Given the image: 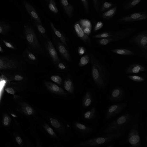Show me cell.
Segmentation results:
<instances>
[{
	"instance_id": "cell-1",
	"label": "cell",
	"mask_w": 147,
	"mask_h": 147,
	"mask_svg": "<svg viewBox=\"0 0 147 147\" xmlns=\"http://www.w3.org/2000/svg\"><path fill=\"white\" fill-rule=\"evenodd\" d=\"M90 58L93 79L98 88H103L108 82V75L103 67L92 54Z\"/></svg>"
},
{
	"instance_id": "cell-2",
	"label": "cell",
	"mask_w": 147,
	"mask_h": 147,
	"mask_svg": "<svg viewBox=\"0 0 147 147\" xmlns=\"http://www.w3.org/2000/svg\"><path fill=\"white\" fill-rule=\"evenodd\" d=\"M123 132L112 133L87 140L81 143L80 145L85 146H92L105 144L122 136Z\"/></svg>"
},
{
	"instance_id": "cell-3",
	"label": "cell",
	"mask_w": 147,
	"mask_h": 147,
	"mask_svg": "<svg viewBox=\"0 0 147 147\" xmlns=\"http://www.w3.org/2000/svg\"><path fill=\"white\" fill-rule=\"evenodd\" d=\"M130 118V116L128 114L121 116L109 124L104 131V133L107 134L113 133L127 124Z\"/></svg>"
},
{
	"instance_id": "cell-4",
	"label": "cell",
	"mask_w": 147,
	"mask_h": 147,
	"mask_svg": "<svg viewBox=\"0 0 147 147\" xmlns=\"http://www.w3.org/2000/svg\"><path fill=\"white\" fill-rule=\"evenodd\" d=\"M24 28L26 38L28 42L35 50L41 51V48L33 29L28 25L25 26Z\"/></svg>"
},
{
	"instance_id": "cell-5",
	"label": "cell",
	"mask_w": 147,
	"mask_h": 147,
	"mask_svg": "<svg viewBox=\"0 0 147 147\" xmlns=\"http://www.w3.org/2000/svg\"><path fill=\"white\" fill-rule=\"evenodd\" d=\"M147 15L146 12L135 13L120 18L117 22H130L146 19Z\"/></svg>"
},
{
	"instance_id": "cell-6",
	"label": "cell",
	"mask_w": 147,
	"mask_h": 147,
	"mask_svg": "<svg viewBox=\"0 0 147 147\" xmlns=\"http://www.w3.org/2000/svg\"><path fill=\"white\" fill-rule=\"evenodd\" d=\"M128 142L131 146H140V139L138 129L135 126H134L130 131L127 138Z\"/></svg>"
},
{
	"instance_id": "cell-7",
	"label": "cell",
	"mask_w": 147,
	"mask_h": 147,
	"mask_svg": "<svg viewBox=\"0 0 147 147\" xmlns=\"http://www.w3.org/2000/svg\"><path fill=\"white\" fill-rule=\"evenodd\" d=\"M136 30V28H132L117 31L114 34L109 33V37L113 41H116L125 38L130 35Z\"/></svg>"
},
{
	"instance_id": "cell-8",
	"label": "cell",
	"mask_w": 147,
	"mask_h": 147,
	"mask_svg": "<svg viewBox=\"0 0 147 147\" xmlns=\"http://www.w3.org/2000/svg\"><path fill=\"white\" fill-rule=\"evenodd\" d=\"M133 41L138 45L144 53H146L147 35L146 31L136 35L133 38Z\"/></svg>"
},
{
	"instance_id": "cell-9",
	"label": "cell",
	"mask_w": 147,
	"mask_h": 147,
	"mask_svg": "<svg viewBox=\"0 0 147 147\" xmlns=\"http://www.w3.org/2000/svg\"><path fill=\"white\" fill-rule=\"evenodd\" d=\"M126 105L125 103H121L111 106L106 112V118L108 119L118 114L125 107Z\"/></svg>"
},
{
	"instance_id": "cell-10",
	"label": "cell",
	"mask_w": 147,
	"mask_h": 147,
	"mask_svg": "<svg viewBox=\"0 0 147 147\" xmlns=\"http://www.w3.org/2000/svg\"><path fill=\"white\" fill-rule=\"evenodd\" d=\"M24 5L27 12L34 20L39 24H41L42 22L38 13L34 7L28 2L24 1Z\"/></svg>"
},
{
	"instance_id": "cell-11",
	"label": "cell",
	"mask_w": 147,
	"mask_h": 147,
	"mask_svg": "<svg viewBox=\"0 0 147 147\" xmlns=\"http://www.w3.org/2000/svg\"><path fill=\"white\" fill-rule=\"evenodd\" d=\"M74 28L78 36L82 40L90 45L91 41L88 36L85 33L80 24L79 22H77L74 26Z\"/></svg>"
},
{
	"instance_id": "cell-12",
	"label": "cell",
	"mask_w": 147,
	"mask_h": 147,
	"mask_svg": "<svg viewBox=\"0 0 147 147\" xmlns=\"http://www.w3.org/2000/svg\"><path fill=\"white\" fill-rule=\"evenodd\" d=\"M47 48L50 55L54 64L60 62L57 53L52 43L50 40H48L47 44Z\"/></svg>"
},
{
	"instance_id": "cell-13",
	"label": "cell",
	"mask_w": 147,
	"mask_h": 147,
	"mask_svg": "<svg viewBox=\"0 0 147 147\" xmlns=\"http://www.w3.org/2000/svg\"><path fill=\"white\" fill-rule=\"evenodd\" d=\"M44 84L47 88L52 92L62 95L66 94V92L62 88L51 82H45Z\"/></svg>"
},
{
	"instance_id": "cell-14",
	"label": "cell",
	"mask_w": 147,
	"mask_h": 147,
	"mask_svg": "<svg viewBox=\"0 0 147 147\" xmlns=\"http://www.w3.org/2000/svg\"><path fill=\"white\" fill-rule=\"evenodd\" d=\"M79 22L84 32L89 36L90 34L92 28V25L90 21L87 19H82Z\"/></svg>"
},
{
	"instance_id": "cell-15",
	"label": "cell",
	"mask_w": 147,
	"mask_h": 147,
	"mask_svg": "<svg viewBox=\"0 0 147 147\" xmlns=\"http://www.w3.org/2000/svg\"><path fill=\"white\" fill-rule=\"evenodd\" d=\"M61 6L64 11L69 17L72 16L74 7L67 0H59Z\"/></svg>"
},
{
	"instance_id": "cell-16",
	"label": "cell",
	"mask_w": 147,
	"mask_h": 147,
	"mask_svg": "<svg viewBox=\"0 0 147 147\" xmlns=\"http://www.w3.org/2000/svg\"><path fill=\"white\" fill-rule=\"evenodd\" d=\"M123 95L122 89L119 87L116 88L111 92L110 95V99L113 101H117L121 99Z\"/></svg>"
},
{
	"instance_id": "cell-17",
	"label": "cell",
	"mask_w": 147,
	"mask_h": 147,
	"mask_svg": "<svg viewBox=\"0 0 147 147\" xmlns=\"http://www.w3.org/2000/svg\"><path fill=\"white\" fill-rule=\"evenodd\" d=\"M145 70V68L142 65L138 64H134L129 66L126 69V71L128 73H138L140 71Z\"/></svg>"
},
{
	"instance_id": "cell-18",
	"label": "cell",
	"mask_w": 147,
	"mask_h": 147,
	"mask_svg": "<svg viewBox=\"0 0 147 147\" xmlns=\"http://www.w3.org/2000/svg\"><path fill=\"white\" fill-rule=\"evenodd\" d=\"M117 8V7L115 6L105 11L100 16L101 17L105 19H110L115 15Z\"/></svg>"
},
{
	"instance_id": "cell-19",
	"label": "cell",
	"mask_w": 147,
	"mask_h": 147,
	"mask_svg": "<svg viewBox=\"0 0 147 147\" xmlns=\"http://www.w3.org/2000/svg\"><path fill=\"white\" fill-rule=\"evenodd\" d=\"M58 48L59 52L62 55L67 61H69L70 57L69 52L65 47L60 43L58 45Z\"/></svg>"
},
{
	"instance_id": "cell-20",
	"label": "cell",
	"mask_w": 147,
	"mask_h": 147,
	"mask_svg": "<svg viewBox=\"0 0 147 147\" xmlns=\"http://www.w3.org/2000/svg\"><path fill=\"white\" fill-rule=\"evenodd\" d=\"M141 0H126L123 8L125 10H128L138 5Z\"/></svg>"
},
{
	"instance_id": "cell-21",
	"label": "cell",
	"mask_w": 147,
	"mask_h": 147,
	"mask_svg": "<svg viewBox=\"0 0 147 147\" xmlns=\"http://www.w3.org/2000/svg\"><path fill=\"white\" fill-rule=\"evenodd\" d=\"M50 25L56 36L59 38L63 44L67 46L66 40L64 36L55 28L52 22H50Z\"/></svg>"
},
{
	"instance_id": "cell-22",
	"label": "cell",
	"mask_w": 147,
	"mask_h": 147,
	"mask_svg": "<svg viewBox=\"0 0 147 147\" xmlns=\"http://www.w3.org/2000/svg\"><path fill=\"white\" fill-rule=\"evenodd\" d=\"M64 87L65 89L71 93H73L74 87L72 82L71 80L67 78L65 80L64 83Z\"/></svg>"
},
{
	"instance_id": "cell-23",
	"label": "cell",
	"mask_w": 147,
	"mask_h": 147,
	"mask_svg": "<svg viewBox=\"0 0 147 147\" xmlns=\"http://www.w3.org/2000/svg\"><path fill=\"white\" fill-rule=\"evenodd\" d=\"M111 51L114 53L121 55H132L134 53L129 50L124 49H112Z\"/></svg>"
},
{
	"instance_id": "cell-24",
	"label": "cell",
	"mask_w": 147,
	"mask_h": 147,
	"mask_svg": "<svg viewBox=\"0 0 147 147\" xmlns=\"http://www.w3.org/2000/svg\"><path fill=\"white\" fill-rule=\"evenodd\" d=\"M114 5V4L112 3L105 1H103L102 3L100 9L101 13H102L112 8Z\"/></svg>"
},
{
	"instance_id": "cell-25",
	"label": "cell",
	"mask_w": 147,
	"mask_h": 147,
	"mask_svg": "<svg viewBox=\"0 0 147 147\" xmlns=\"http://www.w3.org/2000/svg\"><path fill=\"white\" fill-rule=\"evenodd\" d=\"M92 98L90 93L87 92L86 94L83 101V105L86 107L89 106L91 104Z\"/></svg>"
},
{
	"instance_id": "cell-26",
	"label": "cell",
	"mask_w": 147,
	"mask_h": 147,
	"mask_svg": "<svg viewBox=\"0 0 147 147\" xmlns=\"http://www.w3.org/2000/svg\"><path fill=\"white\" fill-rule=\"evenodd\" d=\"M49 7L50 11L55 14L57 13L58 10L54 0H49Z\"/></svg>"
},
{
	"instance_id": "cell-27",
	"label": "cell",
	"mask_w": 147,
	"mask_h": 147,
	"mask_svg": "<svg viewBox=\"0 0 147 147\" xmlns=\"http://www.w3.org/2000/svg\"><path fill=\"white\" fill-rule=\"evenodd\" d=\"M96 112L94 108H92L90 110L86 112L84 114V118L88 119H91L94 117Z\"/></svg>"
},
{
	"instance_id": "cell-28",
	"label": "cell",
	"mask_w": 147,
	"mask_h": 147,
	"mask_svg": "<svg viewBox=\"0 0 147 147\" xmlns=\"http://www.w3.org/2000/svg\"><path fill=\"white\" fill-rule=\"evenodd\" d=\"M89 58L87 55H85L82 57L79 63V65L81 67H82L86 65L89 62Z\"/></svg>"
},
{
	"instance_id": "cell-29",
	"label": "cell",
	"mask_w": 147,
	"mask_h": 147,
	"mask_svg": "<svg viewBox=\"0 0 147 147\" xmlns=\"http://www.w3.org/2000/svg\"><path fill=\"white\" fill-rule=\"evenodd\" d=\"M9 25L3 21L0 20V33L7 30Z\"/></svg>"
},
{
	"instance_id": "cell-30",
	"label": "cell",
	"mask_w": 147,
	"mask_h": 147,
	"mask_svg": "<svg viewBox=\"0 0 147 147\" xmlns=\"http://www.w3.org/2000/svg\"><path fill=\"white\" fill-rule=\"evenodd\" d=\"M50 122L52 125L55 128H59L61 127V124L56 119L51 118Z\"/></svg>"
},
{
	"instance_id": "cell-31",
	"label": "cell",
	"mask_w": 147,
	"mask_h": 147,
	"mask_svg": "<svg viewBox=\"0 0 147 147\" xmlns=\"http://www.w3.org/2000/svg\"><path fill=\"white\" fill-rule=\"evenodd\" d=\"M76 125L78 128L83 131H89L92 130L91 128H88L84 125L79 123H76Z\"/></svg>"
},
{
	"instance_id": "cell-32",
	"label": "cell",
	"mask_w": 147,
	"mask_h": 147,
	"mask_svg": "<svg viewBox=\"0 0 147 147\" xmlns=\"http://www.w3.org/2000/svg\"><path fill=\"white\" fill-rule=\"evenodd\" d=\"M109 32H106L95 35L93 36V37L95 38H107L109 37Z\"/></svg>"
},
{
	"instance_id": "cell-33",
	"label": "cell",
	"mask_w": 147,
	"mask_h": 147,
	"mask_svg": "<svg viewBox=\"0 0 147 147\" xmlns=\"http://www.w3.org/2000/svg\"><path fill=\"white\" fill-rule=\"evenodd\" d=\"M128 77L131 80L137 82H142L144 80V79L141 77L137 76H128Z\"/></svg>"
},
{
	"instance_id": "cell-34",
	"label": "cell",
	"mask_w": 147,
	"mask_h": 147,
	"mask_svg": "<svg viewBox=\"0 0 147 147\" xmlns=\"http://www.w3.org/2000/svg\"><path fill=\"white\" fill-rule=\"evenodd\" d=\"M51 79L53 81L59 84L60 85L62 83V79L59 76H52L51 77Z\"/></svg>"
},
{
	"instance_id": "cell-35",
	"label": "cell",
	"mask_w": 147,
	"mask_h": 147,
	"mask_svg": "<svg viewBox=\"0 0 147 147\" xmlns=\"http://www.w3.org/2000/svg\"><path fill=\"white\" fill-rule=\"evenodd\" d=\"M44 127L49 134L54 137L56 136V135L53 130L49 125L45 124L44 126Z\"/></svg>"
},
{
	"instance_id": "cell-36",
	"label": "cell",
	"mask_w": 147,
	"mask_h": 147,
	"mask_svg": "<svg viewBox=\"0 0 147 147\" xmlns=\"http://www.w3.org/2000/svg\"><path fill=\"white\" fill-rule=\"evenodd\" d=\"M111 42V40L110 38H103L99 41V43L103 45H106Z\"/></svg>"
},
{
	"instance_id": "cell-37",
	"label": "cell",
	"mask_w": 147,
	"mask_h": 147,
	"mask_svg": "<svg viewBox=\"0 0 147 147\" xmlns=\"http://www.w3.org/2000/svg\"><path fill=\"white\" fill-rule=\"evenodd\" d=\"M82 3L85 10L87 13L89 12V7L88 0H81Z\"/></svg>"
},
{
	"instance_id": "cell-38",
	"label": "cell",
	"mask_w": 147,
	"mask_h": 147,
	"mask_svg": "<svg viewBox=\"0 0 147 147\" xmlns=\"http://www.w3.org/2000/svg\"><path fill=\"white\" fill-rule=\"evenodd\" d=\"M104 24L101 21H99L96 23L94 28V31H96L101 28Z\"/></svg>"
},
{
	"instance_id": "cell-39",
	"label": "cell",
	"mask_w": 147,
	"mask_h": 147,
	"mask_svg": "<svg viewBox=\"0 0 147 147\" xmlns=\"http://www.w3.org/2000/svg\"><path fill=\"white\" fill-rule=\"evenodd\" d=\"M36 25L37 28L40 33L42 34H44L45 33V29L44 27L36 22Z\"/></svg>"
},
{
	"instance_id": "cell-40",
	"label": "cell",
	"mask_w": 147,
	"mask_h": 147,
	"mask_svg": "<svg viewBox=\"0 0 147 147\" xmlns=\"http://www.w3.org/2000/svg\"><path fill=\"white\" fill-rule=\"evenodd\" d=\"M93 2L94 7L96 11L98 13L99 7V0H92Z\"/></svg>"
},
{
	"instance_id": "cell-41",
	"label": "cell",
	"mask_w": 147,
	"mask_h": 147,
	"mask_svg": "<svg viewBox=\"0 0 147 147\" xmlns=\"http://www.w3.org/2000/svg\"><path fill=\"white\" fill-rule=\"evenodd\" d=\"M25 110L28 115H30L34 113V110L30 107L27 106L25 108Z\"/></svg>"
},
{
	"instance_id": "cell-42",
	"label": "cell",
	"mask_w": 147,
	"mask_h": 147,
	"mask_svg": "<svg viewBox=\"0 0 147 147\" xmlns=\"http://www.w3.org/2000/svg\"><path fill=\"white\" fill-rule=\"evenodd\" d=\"M86 49L83 47H79L78 49V53L81 55L84 54L86 52Z\"/></svg>"
},
{
	"instance_id": "cell-43",
	"label": "cell",
	"mask_w": 147,
	"mask_h": 147,
	"mask_svg": "<svg viewBox=\"0 0 147 147\" xmlns=\"http://www.w3.org/2000/svg\"><path fill=\"white\" fill-rule=\"evenodd\" d=\"M28 56L30 59L31 60L34 61L36 60V57L32 53H30L28 54Z\"/></svg>"
},
{
	"instance_id": "cell-44",
	"label": "cell",
	"mask_w": 147,
	"mask_h": 147,
	"mask_svg": "<svg viewBox=\"0 0 147 147\" xmlns=\"http://www.w3.org/2000/svg\"><path fill=\"white\" fill-rule=\"evenodd\" d=\"M5 90L8 93L13 94L14 93V90L12 88H8L5 89Z\"/></svg>"
},
{
	"instance_id": "cell-45",
	"label": "cell",
	"mask_w": 147,
	"mask_h": 147,
	"mask_svg": "<svg viewBox=\"0 0 147 147\" xmlns=\"http://www.w3.org/2000/svg\"><path fill=\"white\" fill-rule=\"evenodd\" d=\"M58 67L60 69H64L65 68V65L62 63H59L58 64Z\"/></svg>"
},
{
	"instance_id": "cell-46",
	"label": "cell",
	"mask_w": 147,
	"mask_h": 147,
	"mask_svg": "<svg viewBox=\"0 0 147 147\" xmlns=\"http://www.w3.org/2000/svg\"><path fill=\"white\" fill-rule=\"evenodd\" d=\"M23 78L18 75H17L15 76L14 78L17 81H20L22 80Z\"/></svg>"
},
{
	"instance_id": "cell-47",
	"label": "cell",
	"mask_w": 147,
	"mask_h": 147,
	"mask_svg": "<svg viewBox=\"0 0 147 147\" xmlns=\"http://www.w3.org/2000/svg\"><path fill=\"white\" fill-rule=\"evenodd\" d=\"M16 140L18 144H21L22 140L21 138L20 137H17L16 138Z\"/></svg>"
},
{
	"instance_id": "cell-48",
	"label": "cell",
	"mask_w": 147,
	"mask_h": 147,
	"mask_svg": "<svg viewBox=\"0 0 147 147\" xmlns=\"http://www.w3.org/2000/svg\"><path fill=\"white\" fill-rule=\"evenodd\" d=\"M4 43H5L6 46L8 47L11 48H13V47L12 46L11 44L10 43L8 42H6L5 41H4Z\"/></svg>"
},
{
	"instance_id": "cell-49",
	"label": "cell",
	"mask_w": 147,
	"mask_h": 147,
	"mask_svg": "<svg viewBox=\"0 0 147 147\" xmlns=\"http://www.w3.org/2000/svg\"><path fill=\"white\" fill-rule=\"evenodd\" d=\"M9 119L7 117L5 118L4 120V123L5 125H7L8 124Z\"/></svg>"
},
{
	"instance_id": "cell-50",
	"label": "cell",
	"mask_w": 147,
	"mask_h": 147,
	"mask_svg": "<svg viewBox=\"0 0 147 147\" xmlns=\"http://www.w3.org/2000/svg\"><path fill=\"white\" fill-rule=\"evenodd\" d=\"M3 65V63L2 61L0 59V69H1Z\"/></svg>"
},
{
	"instance_id": "cell-51",
	"label": "cell",
	"mask_w": 147,
	"mask_h": 147,
	"mask_svg": "<svg viewBox=\"0 0 147 147\" xmlns=\"http://www.w3.org/2000/svg\"><path fill=\"white\" fill-rule=\"evenodd\" d=\"M2 50V49L1 47L0 46V51H1Z\"/></svg>"
},
{
	"instance_id": "cell-52",
	"label": "cell",
	"mask_w": 147,
	"mask_h": 147,
	"mask_svg": "<svg viewBox=\"0 0 147 147\" xmlns=\"http://www.w3.org/2000/svg\"><path fill=\"white\" fill-rule=\"evenodd\" d=\"M47 1H49V0H45Z\"/></svg>"
}]
</instances>
